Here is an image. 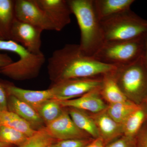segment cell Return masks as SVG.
<instances>
[{"instance_id": "cell-35", "label": "cell", "mask_w": 147, "mask_h": 147, "mask_svg": "<svg viewBox=\"0 0 147 147\" xmlns=\"http://www.w3.org/2000/svg\"><path fill=\"white\" fill-rule=\"evenodd\" d=\"M0 39L6 40L5 38L4 37V36H3V35L1 33V32H0Z\"/></svg>"}, {"instance_id": "cell-1", "label": "cell", "mask_w": 147, "mask_h": 147, "mask_svg": "<svg viewBox=\"0 0 147 147\" xmlns=\"http://www.w3.org/2000/svg\"><path fill=\"white\" fill-rule=\"evenodd\" d=\"M47 67L54 83L67 79L103 76L117 68L84 55L79 44H66L55 50L47 61Z\"/></svg>"}, {"instance_id": "cell-12", "label": "cell", "mask_w": 147, "mask_h": 147, "mask_svg": "<svg viewBox=\"0 0 147 147\" xmlns=\"http://www.w3.org/2000/svg\"><path fill=\"white\" fill-rule=\"evenodd\" d=\"M8 95L18 98L37 111L43 102L50 99H54V96L50 88L42 90L24 89L12 84L2 83Z\"/></svg>"}, {"instance_id": "cell-13", "label": "cell", "mask_w": 147, "mask_h": 147, "mask_svg": "<svg viewBox=\"0 0 147 147\" xmlns=\"http://www.w3.org/2000/svg\"><path fill=\"white\" fill-rule=\"evenodd\" d=\"M100 88L92 91L74 99L58 101L62 107L74 108L92 113H99L106 110L108 107L100 97Z\"/></svg>"}, {"instance_id": "cell-6", "label": "cell", "mask_w": 147, "mask_h": 147, "mask_svg": "<svg viewBox=\"0 0 147 147\" xmlns=\"http://www.w3.org/2000/svg\"><path fill=\"white\" fill-rule=\"evenodd\" d=\"M144 36L130 40L105 42L92 57L117 67L134 63L142 58Z\"/></svg>"}, {"instance_id": "cell-19", "label": "cell", "mask_w": 147, "mask_h": 147, "mask_svg": "<svg viewBox=\"0 0 147 147\" xmlns=\"http://www.w3.org/2000/svg\"><path fill=\"white\" fill-rule=\"evenodd\" d=\"M0 126L14 129L28 137H32L37 131L18 115L8 110H0Z\"/></svg>"}, {"instance_id": "cell-8", "label": "cell", "mask_w": 147, "mask_h": 147, "mask_svg": "<svg viewBox=\"0 0 147 147\" xmlns=\"http://www.w3.org/2000/svg\"><path fill=\"white\" fill-rule=\"evenodd\" d=\"M16 19L42 30H55L52 21L40 7L36 0H16L14 4Z\"/></svg>"}, {"instance_id": "cell-2", "label": "cell", "mask_w": 147, "mask_h": 147, "mask_svg": "<svg viewBox=\"0 0 147 147\" xmlns=\"http://www.w3.org/2000/svg\"><path fill=\"white\" fill-rule=\"evenodd\" d=\"M68 3L80 29V49L84 55L93 57L105 42L100 21L95 11L93 0H68Z\"/></svg>"}, {"instance_id": "cell-36", "label": "cell", "mask_w": 147, "mask_h": 147, "mask_svg": "<svg viewBox=\"0 0 147 147\" xmlns=\"http://www.w3.org/2000/svg\"><path fill=\"white\" fill-rule=\"evenodd\" d=\"M48 147H53V146L52 145H51V146H48Z\"/></svg>"}, {"instance_id": "cell-28", "label": "cell", "mask_w": 147, "mask_h": 147, "mask_svg": "<svg viewBox=\"0 0 147 147\" xmlns=\"http://www.w3.org/2000/svg\"><path fill=\"white\" fill-rule=\"evenodd\" d=\"M135 147H147V123L135 138Z\"/></svg>"}, {"instance_id": "cell-20", "label": "cell", "mask_w": 147, "mask_h": 147, "mask_svg": "<svg viewBox=\"0 0 147 147\" xmlns=\"http://www.w3.org/2000/svg\"><path fill=\"white\" fill-rule=\"evenodd\" d=\"M68 113L74 123L79 129L96 139L100 137L99 132L94 119L84 110L69 108Z\"/></svg>"}, {"instance_id": "cell-10", "label": "cell", "mask_w": 147, "mask_h": 147, "mask_svg": "<svg viewBox=\"0 0 147 147\" xmlns=\"http://www.w3.org/2000/svg\"><path fill=\"white\" fill-rule=\"evenodd\" d=\"M37 3L59 32L71 23V9L68 0H36Z\"/></svg>"}, {"instance_id": "cell-33", "label": "cell", "mask_w": 147, "mask_h": 147, "mask_svg": "<svg viewBox=\"0 0 147 147\" xmlns=\"http://www.w3.org/2000/svg\"><path fill=\"white\" fill-rule=\"evenodd\" d=\"M13 146L0 142V147H13Z\"/></svg>"}, {"instance_id": "cell-14", "label": "cell", "mask_w": 147, "mask_h": 147, "mask_svg": "<svg viewBox=\"0 0 147 147\" xmlns=\"http://www.w3.org/2000/svg\"><path fill=\"white\" fill-rule=\"evenodd\" d=\"M92 118L97 126L100 137L105 145L123 134V125L112 118L106 110L96 113Z\"/></svg>"}, {"instance_id": "cell-21", "label": "cell", "mask_w": 147, "mask_h": 147, "mask_svg": "<svg viewBox=\"0 0 147 147\" xmlns=\"http://www.w3.org/2000/svg\"><path fill=\"white\" fill-rule=\"evenodd\" d=\"M15 1L0 0V32L6 40L9 39L11 25L15 19Z\"/></svg>"}, {"instance_id": "cell-23", "label": "cell", "mask_w": 147, "mask_h": 147, "mask_svg": "<svg viewBox=\"0 0 147 147\" xmlns=\"http://www.w3.org/2000/svg\"><path fill=\"white\" fill-rule=\"evenodd\" d=\"M62 108L58 100L50 99L43 102L37 112L46 125L62 115L64 111Z\"/></svg>"}, {"instance_id": "cell-22", "label": "cell", "mask_w": 147, "mask_h": 147, "mask_svg": "<svg viewBox=\"0 0 147 147\" xmlns=\"http://www.w3.org/2000/svg\"><path fill=\"white\" fill-rule=\"evenodd\" d=\"M140 105L128 99L123 102L110 104L106 110L112 118L117 122L122 124L128 117L139 108Z\"/></svg>"}, {"instance_id": "cell-16", "label": "cell", "mask_w": 147, "mask_h": 147, "mask_svg": "<svg viewBox=\"0 0 147 147\" xmlns=\"http://www.w3.org/2000/svg\"><path fill=\"white\" fill-rule=\"evenodd\" d=\"M134 0H93L95 11L101 21L131 10Z\"/></svg>"}, {"instance_id": "cell-4", "label": "cell", "mask_w": 147, "mask_h": 147, "mask_svg": "<svg viewBox=\"0 0 147 147\" xmlns=\"http://www.w3.org/2000/svg\"><path fill=\"white\" fill-rule=\"evenodd\" d=\"M100 22L105 42L134 39L147 32V21L131 10Z\"/></svg>"}, {"instance_id": "cell-30", "label": "cell", "mask_w": 147, "mask_h": 147, "mask_svg": "<svg viewBox=\"0 0 147 147\" xmlns=\"http://www.w3.org/2000/svg\"><path fill=\"white\" fill-rule=\"evenodd\" d=\"M11 58L5 54L0 53V68L13 62Z\"/></svg>"}, {"instance_id": "cell-27", "label": "cell", "mask_w": 147, "mask_h": 147, "mask_svg": "<svg viewBox=\"0 0 147 147\" xmlns=\"http://www.w3.org/2000/svg\"><path fill=\"white\" fill-rule=\"evenodd\" d=\"M105 147H135V138H129L123 136L106 145Z\"/></svg>"}, {"instance_id": "cell-11", "label": "cell", "mask_w": 147, "mask_h": 147, "mask_svg": "<svg viewBox=\"0 0 147 147\" xmlns=\"http://www.w3.org/2000/svg\"><path fill=\"white\" fill-rule=\"evenodd\" d=\"M45 126L47 131L57 141L87 139L88 134L76 126L68 113L64 110L59 118Z\"/></svg>"}, {"instance_id": "cell-3", "label": "cell", "mask_w": 147, "mask_h": 147, "mask_svg": "<svg viewBox=\"0 0 147 147\" xmlns=\"http://www.w3.org/2000/svg\"><path fill=\"white\" fill-rule=\"evenodd\" d=\"M0 50L12 52L19 57L18 61L0 68V74L16 81L36 78L45 63V56L42 52L37 54L31 53L11 40L0 39Z\"/></svg>"}, {"instance_id": "cell-26", "label": "cell", "mask_w": 147, "mask_h": 147, "mask_svg": "<svg viewBox=\"0 0 147 147\" xmlns=\"http://www.w3.org/2000/svg\"><path fill=\"white\" fill-rule=\"evenodd\" d=\"M92 141L87 139H74L57 141L52 146L54 147H85Z\"/></svg>"}, {"instance_id": "cell-24", "label": "cell", "mask_w": 147, "mask_h": 147, "mask_svg": "<svg viewBox=\"0 0 147 147\" xmlns=\"http://www.w3.org/2000/svg\"><path fill=\"white\" fill-rule=\"evenodd\" d=\"M57 140L53 138L47 131L45 127L37 130L23 145L18 147H48Z\"/></svg>"}, {"instance_id": "cell-9", "label": "cell", "mask_w": 147, "mask_h": 147, "mask_svg": "<svg viewBox=\"0 0 147 147\" xmlns=\"http://www.w3.org/2000/svg\"><path fill=\"white\" fill-rule=\"evenodd\" d=\"M39 28L17 20H13L9 33V39L17 42L31 53H41V33Z\"/></svg>"}, {"instance_id": "cell-29", "label": "cell", "mask_w": 147, "mask_h": 147, "mask_svg": "<svg viewBox=\"0 0 147 147\" xmlns=\"http://www.w3.org/2000/svg\"><path fill=\"white\" fill-rule=\"evenodd\" d=\"M7 99L8 94L2 83L0 82V110H8Z\"/></svg>"}, {"instance_id": "cell-31", "label": "cell", "mask_w": 147, "mask_h": 147, "mask_svg": "<svg viewBox=\"0 0 147 147\" xmlns=\"http://www.w3.org/2000/svg\"><path fill=\"white\" fill-rule=\"evenodd\" d=\"M105 142L100 137L95 139L85 147H105Z\"/></svg>"}, {"instance_id": "cell-25", "label": "cell", "mask_w": 147, "mask_h": 147, "mask_svg": "<svg viewBox=\"0 0 147 147\" xmlns=\"http://www.w3.org/2000/svg\"><path fill=\"white\" fill-rule=\"evenodd\" d=\"M28 138L21 131L14 129L0 126V142L18 147L23 145Z\"/></svg>"}, {"instance_id": "cell-34", "label": "cell", "mask_w": 147, "mask_h": 147, "mask_svg": "<svg viewBox=\"0 0 147 147\" xmlns=\"http://www.w3.org/2000/svg\"><path fill=\"white\" fill-rule=\"evenodd\" d=\"M142 103L144 105V106L146 107V108L147 110V95L146 98H145L144 100Z\"/></svg>"}, {"instance_id": "cell-32", "label": "cell", "mask_w": 147, "mask_h": 147, "mask_svg": "<svg viewBox=\"0 0 147 147\" xmlns=\"http://www.w3.org/2000/svg\"><path fill=\"white\" fill-rule=\"evenodd\" d=\"M142 59L147 67V32L144 36V46Z\"/></svg>"}, {"instance_id": "cell-15", "label": "cell", "mask_w": 147, "mask_h": 147, "mask_svg": "<svg viewBox=\"0 0 147 147\" xmlns=\"http://www.w3.org/2000/svg\"><path fill=\"white\" fill-rule=\"evenodd\" d=\"M7 109L27 121L35 130L44 127V122L36 110L13 96L8 95Z\"/></svg>"}, {"instance_id": "cell-7", "label": "cell", "mask_w": 147, "mask_h": 147, "mask_svg": "<svg viewBox=\"0 0 147 147\" xmlns=\"http://www.w3.org/2000/svg\"><path fill=\"white\" fill-rule=\"evenodd\" d=\"M102 78H81L62 80L54 83L50 88L54 99L62 101L74 99L102 86Z\"/></svg>"}, {"instance_id": "cell-18", "label": "cell", "mask_w": 147, "mask_h": 147, "mask_svg": "<svg viewBox=\"0 0 147 147\" xmlns=\"http://www.w3.org/2000/svg\"><path fill=\"white\" fill-rule=\"evenodd\" d=\"M147 121V110L142 103L123 123L124 136L135 138Z\"/></svg>"}, {"instance_id": "cell-17", "label": "cell", "mask_w": 147, "mask_h": 147, "mask_svg": "<svg viewBox=\"0 0 147 147\" xmlns=\"http://www.w3.org/2000/svg\"><path fill=\"white\" fill-rule=\"evenodd\" d=\"M114 71L102 77L100 90V94L110 104L123 102L129 99L118 85L114 76Z\"/></svg>"}, {"instance_id": "cell-5", "label": "cell", "mask_w": 147, "mask_h": 147, "mask_svg": "<svg viewBox=\"0 0 147 147\" xmlns=\"http://www.w3.org/2000/svg\"><path fill=\"white\" fill-rule=\"evenodd\" d=\"M114 74L127 98L138 105L142 104L147 95V67L142 57L132 63L117 67Z\"/></svg>"}]
</instances>
